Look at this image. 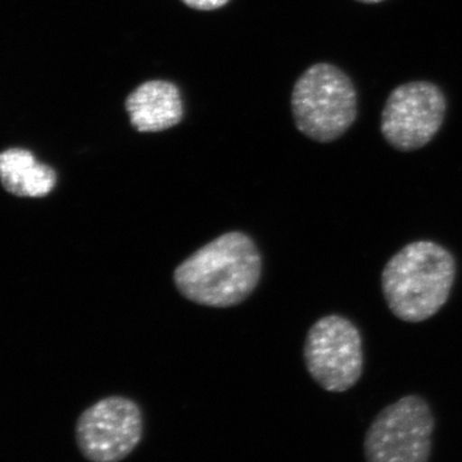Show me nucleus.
I'll return each instance as SVG.
<instances>
[{
	"instance_id": "nucleus-1",
	"label": "nucleus",
	"mask_w": 462,
	"mask_h": 462,
	"mask_svg": "<svg viewBox=\"0 0 462 462\" xmlns=\"http://www.w3.org/2000/svg\"><path fill=\"white\" fill-rule=\"evenodd\" d=\"M261 273L256 243L242 231H230L182 261L173 272V282L190 302L226 309L254 293Z\"/></svg>"
},
{
	"instance_id": "nucleus-2",
	"label": "nucleus",
	"mask_w": 462,
	"mask_h": 462,
	"mask_svg": "<svg viewBox=\"0 0 462 462\" xmlns=\"http://www.w3.org/2000/svg\"><path fill=\"white\" fill-rule=\"evenodd\" d=\"M455 278L456 261L448 249L431 240H416L400 249L383 269V296L392 314L415 324L443 309Z\"/></svg>"
},
{
	"instance_id": "nucleus-3",
	"label": "nucleus",
	"mask_w": 462,
	"mask_h": 462,
	"mask_svg": "<svg viewBox=\"0 0 462 462\" xmlns=\"http://www.w3.org/2000/svg\"><path fill=\"white\" fill-rule=\"evenodd\" d=\"M294 124L311 141L331 143L355 124L358 97L351 78L339 67L315 63L298 78L291 91Z\"/></svg>"
},
{
	"instance_id": "nucleus-4",
	"label": "nucleus",
	"mask_w": 462,
	"mask_h": 462,
	"mask_svg": "<svg viewBox=\"0 0 462 462\" xmlns=\"http://www.w3.org/2000/svg\"><path fill=\"white\" fill-rule=\"evenodd\" d=\"M436 419L430 404L409 394L388 404L367 428L366 462H430Z\"/></svg>"
},
{
	"instance_id": "nucleus-5",
	"label": "nucleus",
	"mask_w": 462,
	"mask_h": 462,
	"mask_svg": "<svg viewBox=\"0 0 462 462\" xmlns=\"http://www.w3.org/2000/svg\"><path fill=\"white\" fill-rule=\"evenodd\" d=\"M303 357L307 372L322 389L343 393L363 376V337L345 316H324L307 333Z\"/></svg>"
},
{
	"instance_id": "nucleus-6",
	"label": "nucleus",
	"mask_w": 462,
	"mask_h": 462,
	"mask_svg": "<svg viewBox=\"0 0 462 462\" xmlns=\"http://www.w3.org/2000/svg\"><path fill=\"white\" fill-rule=\"evenodd\" d=\"M144 436V418L135 401L111 396L91 404L76 422L81 455L90 462H121L135 451Z\"/></svg>"
},
{
	"instance_id": "nucleus-7",
	"label": "nucleus",
	"mask_w": 462,
	"mask_h": 462,
	"mask_svg": "<svg viewBox=\"0 0 462 462\" xmlns=\"http://www.w3.org/2000/svg\"><path fill=\"white\" fill-rule=\"evenodd\" d=\"M447 99L438 85L411 81L391 91L380 132L392 148L412 152L430 144L445 123Z\"/></svg>"
},
{
	"instance_id": "nucleus-8",
	"label": "nucleus",
	"mask_w": 462,
	"mask_h": 462,
	"mask_svg": "<svg viewBox=\"0 0 462 462\" xmlns=\"http://www.w3.org/2000/svg\"><path fill=\"white\" fill-rule=\"evenodd\" d=\"M130 124L139 133L171 129L184 117V103L179 88L171 81L149 80L139 85L125 100Z\"/></svg>"
},
{
	"instance_id": "nucleus-9",
	"label": "nucleus",
	"mask_w": 462,
	"mask_h": 462,
	"mask_svg": "<svg viewBox=\"0 0 462 462\" xmlns=\"http://www.w3.org/2000/svg\"><path fill=\"white\" fill-rule=\"evenodd\" d=\"M0 184L14 196L42 199L56 188L57 172L39 162L32 152L9 148L0 152Z\"/></svg>"
},
{
	"instance_id": "nucleus-10",
	"label": "nucleus",
	"mask_w": 462,
	"mask_h": 462,
	"mask_svg": "<svg viewBox=\"0 0 462 462\" xmlns=\"http://www.w3.org/2000/svg\"><path fill=\"white\" fill-rule=\"evenodd\" d=\"M181 2L196 11H216L225 7L230 0H181Z\"/></svg>"
},
{
	"instance_id": "nucleus-11",
	"label": "nucleus",
	"mask_w": 462,
	"mask_h": 462,
	"mask_svg": "<svg viewBox=\"0 0 462 462\" xmlns=\"http://www.w3.org/2000/svg\"><path fill=\"white\" fill-rule=\"evenodd\" d=\"M357 2L365 3V5H378V3L384 2V0H357Z\"/></svg>"
}]
</instances>
